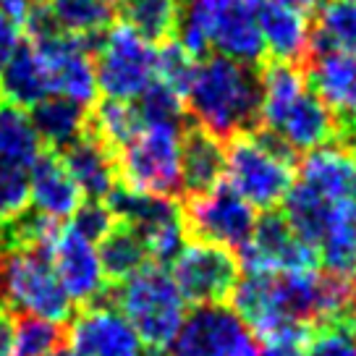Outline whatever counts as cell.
<instances>
[{"label": "cell", "mask_w": 356, "mask_h": 356, "mask_svg": "<svg viewBox=\"0 0 356 356\" xmlns=\"http://www.w3.org/2000/svg\"><path fill=\"white\" fill-rule=\"evenodd\" d=\"M259 74L225 56H204L197 60L191 84L184 95L186 115L200 129L228 142L259 126Z\"/></svg>", "instance_id": "6da1fadb"}, {"label": "cell", "mask_w": 356, "mask_h": 356, "mask_svg": "<svg viewBox=\"0 0 356 356\" xmlns=\"http://www.w3.org/2000/svg\"><path fill=\"white\" fill-rule=\"evenodd\" d=\"M296 181V152L257 126L225 142V184L254 210H278Z\"/></svg>", "instance_id": "7a4b0ae2"}, {"label": "cell", "mask_w": 356, "mask_h": 356, "mask_svg": "<svg viewBox=\"0 0 356 356\" xmlns=\"http://www.w3.org/2000/svg\"><path fill=\"white\" fill-rule=\"evenodd\" d=\"M105 304H113L129 320L142 346L163 351L173 346L189 314V304L181 296L170 273L152 262L129 280L111 286Z\"/></svg>", "instance_id": "3957f363"}, {"label": "cell", "mask_w": 356, "mask_h": 356, "mask_svg": "<svg viewBox=\"0 0 356 356\" xmlns=\"http://www.w3.org/2000/svg\"><path fill=\"white\" fill-rule=\"evenodd\" d=\"M0 307L47 323H71L74 301L56 278L50 244L0 252Z\"/></svg>", "instance_id": "277c9868"}, {"label": "cell", "mask_w": 356, "mask_h": 356, "mask_svg": "<svg viewBox=\"0 0 356 356\" xmlns=\"http://www.w3.org/2000/svg\"><path fill=\"white\" fill-rule=\"evenodd\" d=\"M184 126H142L115 152L118 184L157 197H181Z\"/></svg>", "instance_id": "5b68a950"}, {"label": "cell", "mask_w": 356, "mask_h": 356, "mask_svg": "<svg viewBox=\"0 0 356 356\" xmlns=\"http://www.w3.org/2000/svg\"><path fill=\"white\" fill-rule=\"evenodd\" d=\"M97 92L111 100L134 102L155 81L157 44L142 40L126 24H111L92 44Z\"/></svg>", "instance_id": "8992f818"}, {"label": "cell", "mask_w": 356, "mask_h": 356, "mask_svg": "<svg viewBox=\"0 0 356 356\" xmlns=\"http://www.w3.org/2000/svg\"><path fill=\"white\" fill-rule=\"evenodd\" d=\"M170 356H259L262 343L228 304H202L186 314Z\"/></svg>", "instance_id": "52a82bcc"}, {"label": "cell", "mask_w": 356, "mask_h": 356, "mask_svg": "<svg viewBox=\"0 0 356 356\" xmlns=\"http://www.w3.org/2000/svg\"><path fill=\"white\" fill-rule=\"evenodd\" d=\"M181 207H184V225L189 238L225 246L231 252H238L252 238L257 210L244 197H238L225 181L207 194L184 200Z\"/></svg>", "instance_id": "ba28073f"}, {"label": "cell", "mask_w": 356, "mask_h": 356, "mask_svg": "<svg viewBox=\"0 0 356 356\" xmlns=\"http://www.w3.org/2000/svg\"><path fill=\"white\" fill-rule=\"evenodd\" d=\"M168 273L186 304L202 307L228 301L234 286L241 278V265L231 249L189 238Z\"/></svg>", "instance_id": "9c48e42d"}, {"label": "cell", "mask_w": 356, "mask_h": 356, "mask_svg": "<svg viewBox=\"0 0 356 356\" xmlns=\"http://www.w3.org/2000/svg\"><path fill=\"white\" fill-rule=\"evenodd\" d=\"M241 273H309L317 270V249L304 244L291 231L280 210H265L257 215L252 238L238 252Z\"/></svg>", "instance_id": "30bf717a"}, {"label": "cell", "mask_w": 356, "mask_h": 356, "mask_svg": "<svg viewBox=\"0 0 356 356\" xmlns=\"http://www.w3.org/2000/svg\"><path fill=\"white\" fill-rule=\"evenodd\" d=\"M29 42L37 47V53L42 56L44 66L50 71L53 95L68 97L84 108L97 100L100 92H97L95 58H92L95 40H81V37L50 29L37 37H29Z\"/></svg>", "instance_id": "8fae6325"}, {"label": "cell", "mask_w": 356, "mask_h": 356, "mask_svg": "<svg viewBox=\"0 0 356 356\" xmlns=\"http://www.w3.org/2000/svg\"><path fill=\"white\" fill-rule=\"evenodd\" d=\"M50 262L74 307L84 309L89 304H100L105 299L111 283L102 275L97 246L89 244L68 225H60L50 241Z\"/></svg>", "instance_id": "7c38bea8"}, {"label": "cell", "mask_w": 356, "mask_h": 356, "mask_svg": "<svg viewBox=\"0 0 356 356\" xmlns=\"http://www.w3.org/2000/svg\"><path fill=\"white\" fill-rule=\"evenodd\" d=\"M66 348L74 356H139L145 346L113 304H89L71 317Z\"/></svg>", "instance_id": "4fadbf2b"}, {"label": "cell", "mask_w": 356, "mask_h": 356, "mask_svg": "<svg viewBox=\"0 0 356 356\" xmlns=\"http://www.w3.org/2000/svg\"><path fill=\"white\" fill-rule=\"evenodd\" d=\"M207 40L218 56L246 66L262 63L267 53L257 19V0H207Z\"/></svg>", "instance_id": "5bb4252c"}, {"label": "cell", "mask_w": 356, "mask_h": 356, "mask_svg": "<svg viewBox=\"0 0 356 356\" xmlns=\"http://www.w3.org/2000/svg\"><path fill=\"white\" fill-rule=\"evenodd\" d=\"M314 0H257L259 32L273 60L304 63L312 50Z\"/></svg>", "instance_id": "9a60e30c"}, {"label": "cell", "mask_w": 356, "mask_h": 356, "mask_svg": "<svg viewBox=\"0 0 356 356\" xmlns=\"http://www.w3.org/2000/svg\"><path fill=\"white\" fill-rule=\"evenodd\" d=\"M307 84L335 113L341 126L356 121V56L341 50H317L307 60Z\"/></svg>", "instance_id": "2e32d148"}, {"label": "cell", "mask_w": 356, "mask_h": 356, "mask_svg": "<svg viewBox=\"0 0 356 356\" xmlns=\"http://www.w3.org/2000/svg\"><path fill=\"white\" fill-rule=\"evenodd\" d=\"M267 131L280 136L299 155V152H312L317 147L335 142L343 126L335 118V113L312 89H307Z\"/></svg>", "instance_id": "e0dca14e"}, {"label": "cell", "mask_w": 356, "mask_h": 356, "mask_svg": "<svg viewBox=\"0 0 356 356\" xmlns=\"http://www.w3.org/2000/svg\"><path fill=\"white\" fill-rule=\"evenodd\" d=\"M225 181V142L186 123L181 134V197H200Z\"/></svg>", "instance_id": "ac0fdd59"}, {"label": "cell", "mask_w": 356, "mask_h": 356, "mask_svg": "<svg viewBox=\"0 0 356 356\" xmlns=\"http://www.w3.org/2000/svg\"><path fill=\"white\" fill-rule=\"evenodd\" d=\"M299 181L327 202L356 200V157L343 142H330L304 155Z\"/></svg>", "instance_id": "d6986e66"}, {"label": "cell", "mask_w": 356, "mask_h": 356, "mask_svg": "<svg viewBox=\"0 0 356 356\" xmlns=\"http://www.w3.org/2000/svg\"><path fill=\"white\" fill-rule=\"evenodd\" d=\"M60 160H63V165L71 173L84 200L105 202L111 197V191L118 186L115 155L89 131L71 147H66L60 152Z\"/></svg>", "instance_id": "ffe728a7"}, {"label": "cell", "mask_w": 356, "mask_h": 356, "mask_svg": "<svg viewBox=\"0 0 356 356\" xmlns=\"http://www.w3.org/2000/svg\"><path fill=\"white\" fill-rule=\"evenodd\" d=\"M29 186H32L34 210L58 222H66L84 200L60 155L50 149H44L29 168Z\"/></svg>", "instance_id": "44dd1931"}, {"label": "cell", "mask_w": 356, "mask_h": 356, "mask_svg": "<svg viewBox=\"0 0 356 356\" xmlns=\"http://www.w3.org/2000/svg\"><path fill=\"white\" fill-rule=\"evenodd\" d=\"M50 95H53L50 71L44 66L42 56L37 53V47L29 40H24L22 47L0 71V100L29 111Z\"/></svg>", "instance_id": "7402d4cb"}, {"label": "cell", "mask_w": 356, "mask_h": 356, "mask_svg": "<svg viewBox=\"0 0 356 356\" xmlns=\"http://www.w3.org/2000/svg\"><path fill=\"white\" fill-rule=\"evenodd\" d=\"M29 113H32L34 129L40 134L44 149L58 152V155L76 139H81L89 129L87 108L68 97H60V95L44 97L42 102L29 108Z\"/></svg>", "instance_id": "603a6c76"}, {"label": "cell", "mask_w": 356, "mask_h": 356, "mask_svg": "<svg viewBox=\"0 0 356 356\" xmlns=\"http://www.w3.org/2000/svg\"><path fill=\"white\" fill-rule=\"evenodd\" d=\"M317 257L327 273L356 283V200L333 204Z\"/></svg>", "instance_id": "cb8c5ba5"}, {"label": "cell", "mask_w": 356, "mask_h": 356, "mask_svg": "<svg viewBox=\"0 0 356 356\" xmlns=\"http://www.w3.org/2000/svg\"><path fill=\"white\" fill-rule=\"evenodd\" d=\"M42 152L44 145L34 129L32 113L22 105L0 100V165L29 170Z\"/></svg>", "instance_id": "d4e9b609"}, {"label": "cell", "mask_w": 356, "mask_h": 356, "mask_svg": "<svg viewBox=\"0 0 356 356\" xmlns=\"http://www.w3.org/2000/svg\"><path fill=\"white\" fill-rule=\"evenodd\" d=\"M97 257H100L102 275L111 286L129 280L142 267L149 265V249H147L145 238L136 234L131 225L118 220L97 244Z\"/></svg>", "instance_id": "484cf974"}, {"label": "cell", "mask_w": 356, "mask_h": 356, "mask_svg": "<svg viewBox=\"0 0 356 356\" xmlns=\"http://www.w3.org/2000/svg\"><path fill=\"white\" fill-rule=\"evenodd\" d=\"M280 207H283V218L291 225V231L299 236L304 244L317 249L325 228H327V220H330L333 202L320 197L307 184L293 181V186L289 189L286 200L280 202Z\"/></svg>", "instance_id": "4316f807"}, {"label": "cell", "mask_w": 356, "mask_h": 356, "mask_svg": "<svg viewBox=\"0 0 356 356\" xmlns=\"http://www.w3.org/2000/svg\"><path fill=\"white\" fill-rule=\"evenodd\" d=\"M341 50L356 56V0H323L312 26V53Z\"/></svg>", "instance_id": "83f0119b"}, {"label": "cell", "mask_w": 356, "mask_h": 356, "mask_svg": "<svg viewBox=\"0 0 356 356\" xmlns=\"http://www.w3.org/2000/svg\"><path fill=\"white\" fill-rule=\"evenodd\" d=\"M42 6L58 32L81 40H97L113 19L105 0H44Z\"/></svg>", "instance_id": "f1b7e54d"}, {"label": "cell", "mask_w": 356, "mask_h": 356, "mask_svg": "<svg viewBox=\"0 0 356 356\" xmlns=\"http://www.w3.org/2000/svg\"><path fill=\"white\" fill-rule=\"evenodd\" d=\"M181 0H126L121 6V24L142 40L160 44L173 40Z\"/></svg>", "instance_id": "f546056e"}, {"label": "cell", "mask_w": 356, "mask_h": 356, "mask_svg": "<svg viewBox=\"0 0 356 356\" xmlns=\"http://www.w3.org/2000/svg\"><path fill=\"white\" fill-rule=\"evenodd\" d=\"M228 301V307L252 327V333L265 327L273 317H280L273 299V273H244Z\"/></svg>", "instance_id": "4dcf8cb0"}, {"label": "cell", "mask_w": 356, "mask_h": 356, "mask_svg": "<svg viewBox=\"0 0 356 356\" xmlns=\"http://www.w3.org/2000/svg\"><path fill=\"white\" fill-rule=\"evenodd\" d=\"M139 129H142V123H139V115H136L134 102L105 97L102 102L95 105V111L89 115L87 131L92 134L95 139H100L102 145L115 155Z\"/></svg>", "instance_id": "1f68e13d"}, {"label": "cell", "mask_w": 356, "mask_h": 356, "mask_svg": "<svg viewBox=\"0 0 356 356\" xmlns=\"http://www.w3.org/2000/svg\"><path fill=\"white\" fill-rule=\"evenodd\" d=\"M134 108L142 126H186L184 95L157 79L134 100Z\"/></svg>", "instance_id": "d6a6232c"}, {"label": "cell", "mask_w": 356, "mask_h": 356, "mask_svg": "<svg viewBox=\"0 0 356 356\" xmlns=\"http://www.w3.org/2000/svg\"><path fill=\"white\" fill-rule=\"evenodd\" d=\"M63 346H66L63 325L19 314L13 335V356H53Z\"/></svg>", "instance_id": "836d02e7"}, {"label": "cell", "mask_w": 356, "mask_h": 356, "mask_svg": "<svg viewBox=\"0 0 356 356\" xmlns=\"http://www.w3.org/2000/svg\"><path fill=\"white\" fill-rule=\"evenodd\" d=\"M197 60L191 53H186L176 40H165L157 44L155 53V79L168 84L170 89H176L178 95H186V89L191 84Z\"/></svg>", "instance_id": "e575fe53"}, {"label": "cell", "mask_w": 356, "mask_h": 356, "mask_svg": "<svg viewBox=\"0 0 356 356\" xmlns=\"http://www.w3.org/2000/svg\"><path fill=\"white\" fill-rule=\"evenodd\" d=\"M304 356H356V338L351 320H335L312 327L307 343L301 348Z\"/></svg>", "instance_id": "d590c367"}, {"label": "cell", "mask_w": 356, "mask_h": 356, "mask_svg": "<svg viewBox=\"0 0 356 356\" xmlns=\"http://www.w3.org/2000/svg\"><path fill=\"white\" fill-rule=\"evenodd\" d=\"M32 204V186L26 168L0 165V225L19 218Z\"/></svg>", "instance_id": "8d00e7d4"}, {"label": "cell", "mask_w": 356, "mask_h": 356, "mask_svg": "<svg viewBox=\"0 0 356 356\" xmlns=\"http://www.w3.org/2000/svg\"><path fill=\"white\" fill-rule=\"evenodd\" d=\"M113 225H115V218H113L111 207L100 200H84L68 218V228L95 246L108 236Z\"/></svg>", "instance_id": "74e56055"}, {"label": "cell", "mask_w": 356, "mask_h": 356, "mask_svg": "<svg viewBox=\"0 0 356 356\" xmlns=\"http://www.w3.org/2000/svg\"><path fill=\"white\" fill-rule=\"evenodd\" d=\"M24 42V26L13 16L0 11V71L11 60V56L22 47Z\"/></svg>", "instance_id": "f35d334b"}, {"label": "cell", "mask_w": 356, "mask_h": 356, "mask_svg": "<svg viewBox=\"0 0 356 356\" xmlns=\"http://www.w3.org/2000/svg\"><path fill=\"white\" fill-rule=\"evenodd\" d=\"M13 335H16L13 312L0 307V356H13Z\"/></svg>", "instance_id": "ab89813d"}, {"label": "cell", "mask_w": 356, "mask_h": 356, "mask_svg": "<svg viewBox=\"0 0 356 356\" xmlns=\"http://www.w3.org/2000/svg\"><path fill=\"white\" fill-rule=\"evenodd\" d=\"M29 8H32V3H29V0H0V11L13 16L22 26H24V19H26Z\"/></svg>", "instance_id": "60d3db41"}, {"label": "cell", "mask_w": 356, "mask_h": 356, "mask_svg": "<svg viewBox=\"0 0 356 356\" xmlns=\"http://www.w3.org/2000/svg\"><path fill=\"white\" fill-rule=\"evenodd\" d=\"M259 356H304L301 348L293 346H262V354Z\"/></svg>", "instance_id": "b9f144b4"}, {"label": "cell", "mask_w": 356, "mask_h": 356, "mask_svg": "<svg viewBox=\"0 0 356 356\" xmlns=\"http://www.w3.org/2000/svg\"><path fill=\"white\" fill-rule=\"evenodd\" d=\"M341 136H343V145L354 152V157H356V121L354 123H348L343 131H341Z\"/></svg>", "instance_id": "7bdbcfd3"}, {"label": "cell", "mask_w": 356, "mask_h": 356, "mask_svg": "<svg viewBox=\"0 0 356 356\" xmlns=\"http://www.w3.org/2000/svg\"><path fill=\"white\" fill-rule=\"evenodd\" d=\"M53 356H74V354H71V351H68L66 346H63V348H58V351H56Z\"/></svg>", "instance_id": "ee69618b"}, {"label": "cell", "mask_w": 356, "mask_h": 356, "mask_svg": "<svg viewBox=\"0 0 356 356\" xmlns=\"http://www.w3.org/2000/svg\"><path fill=\"white\" fill-rule=\"evenodd\" d=\"M105 3H108V6H123L126 0H105Z\"/></svg>", "instance_id": "f6af8a7d"}, {"label": "cell", "mask_w": 356, "mask_h": 356, "mask_svg": "<svg viewBox=\"0 0 356 356\" xmlns=\"http://www.w3.org/2000/svg\"><path fill=\"white\" fill-rule=\"evenodd\" d=\"M351 325H354V338H356V312H354V317H351Z\"/></svg>", "instance_id": "bcb514c9"}, {"label": "cell", "mask_w": 356, "mask_h": 356, "mask_svg": "<svg viewBox=\"0 0 356 356\" xmlns=\"http://www.w3.org/2000/svg\"><path fill=\"white\" fill-rule=\"evenodd\" d=\"M29 3H32V6H42L44 0H29Z\"/></svg>", "instance_id": "7dc6e473"}, {"label": "cell", "mask_w": 356, "mask_h": 356, "mask_svg": "<svg viewBox=\"0 0 356 356\" xmlns=\"http://www.w3.org/2000/svg\"><path fill=\"white\" fill-rule=\"evenodd\" d=\"M314 3H323V0H314Z\"/></svg>", "instance_id": "c3c4849f"}]
</instances>
